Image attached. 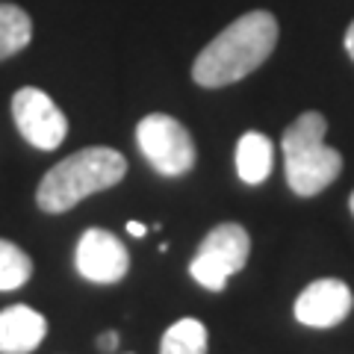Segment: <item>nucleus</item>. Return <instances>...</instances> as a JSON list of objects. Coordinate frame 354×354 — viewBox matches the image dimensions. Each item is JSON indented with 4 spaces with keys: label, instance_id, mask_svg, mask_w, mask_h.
Returning <instances> with one entry per match:
<instances>
[{
    "label": "nucleus",
    "instance_id": "obj_16",
    "mask_svg": "<svg viewBox=\"0 0 354 354\" xmlns=\"http://www.w3.org/2000/svg\"><path fill=\"white\" fill-rule=\"evenodd\" d=\"M346 50H348V57L354 59V21H351L348 30H346Z\"/></svg>",
    "mask_w": 354,
    "mask_h": 354
},
{
    "label": "nucleus",
    "instance_id": "obj_3",
    "mask_svg": "<svg viewBox=\"0 0 354 354\" xmlns=\"http://www.w3.org/2000/svg\"><path fill=\"white\" fill-rule=\"evenodd\" d=\"M325 130L328 121L322 113H301L281 139L286 183L301 198L328 189L342 171V157L325 145Z\"/></svg>",
    "mask_w": 354,
    "mask_h": 354
},
{
    "label": "nucleus",
    "instance_id": "obj_13",
    "mask_svg": "<svg viewBox=\"0 0 354 354\" xmlns=\"http://www.w3.org/2000/svg\"><path fill=\"white\" fill-rule=\"evenodd\" d=\"M32 274V260L27 251H21L15 242L0 239V292L21 290Z\"/></svg>",
    "mask_w": 354,
    "mask_h": 354
},
{
    "label": "nucleus",
    "instance_id": "obj_17",
    "mask_svg": "<svg viewBox=\"0 0 354 354\" xmlns=\"http://www.w3.org/2000/svg\"><path fill=\"white\" fill-rule=\"evenodd\" d=\"M348 207H351V213H354V192H351V198H348Z\"/></svg>",
    "mask_w": 354,
    "mask_h": 354
},
{
    "label": "nucleus",
    "instance_id": "obj_11",
    "mask_svg": "<svg viewBox=\"0 0 354 354\" xmlns=\"http://www.w3.org/2000/svg\"><path fill=\"white\" fill-rule=\"evenodd\" d=\"M32 39V21L21 6L0 3V59L21 53Z\"/></svg>",
    "mask_w": 354,
    "mask_h": 354
},
{
    "label": "nucleus",
    "instance_id": "obj_15",
    "mask_svg": "<svg viewBox=\"0 0 354 354\" xmlns=\"http://www.w3.org/2000/svg\"><path fill=\"white\" fill-rule=\"evenodd\" d=\"M127 234H130V236H139V239H142V236L148 234V227L142 225V221H127Z\"/></svg>",
    "mask_w": 354,
    "mask_h": 354
},
{
    "label": "nucleus",
    "instance_id": "obj_6",
    "mask_svg": "<svg viewBox=\"0 0 354 354\" xmlns=\"http://www.w3.org/2000/svg\"><path fill=\"white\" fill-rule=\"evenodd\" d=\"M12 118L21 136L39 151L59 148L68 136V118L41 88H18L12 95Z\"/></svg>",
    "mask_w": 354,
    "mask_h": 354
},
{
    "label": "nucleus",
    "instance_id": "obj_14",
    "mask_svg": "<svg viewBox=\"0 0 354 354\" xmlns=\"http://www.w3.org/2000/svg\"><path fill=\"white\" fill-rule=\"evenodd\" d=\"M118 342H121L118 330H104V334H101V339H97V348H101V351H106V354H113V351L118 348Z\"/></svg>",
    "mask_w": 354,
    "mask_h": 354
},
{
    "label": "nucleus",
    "instance_id": "obj_9",
    "mask_svg": "<svg viewBox=\"0 0 354 354\" xmlns=\"http://www.w3.org/2000/svg\"><path fill=\"white\" fill-rule=\"evenodd\" d=\"M48 337V319L27 304L0 310V354H30Z\"/></svg>",
    "mask_w": 354,
    "mask_h": 354
},
{
    "label": "nucleus",
    "instance_id": "obj_8",
    "mask_svg": "<svg viewBox=\"0 0 354 354\" xmlns=\"http://www.w3.org/2000/svg\"><path fill=\"white\" fill-rule=\"evenodd\" d=\"M351 290L337 278H322L304 286L295 298V319L307 328H334L351 313Z\"/></svg>",
    "mask_w": 354,
    "mask_h": 354
},
{
    "label": "nucleus",
    "instance_id": "obj_2",
    "mask_svg": "<svg viewBox=\"0 0 354 354\" xmlns=\"http://www.w3.org/2000/svg\"><path fill=\"white\" fill-rule=\"evenodd\" d=\"M124 174H127V160L115 148L106 145L83 148L57 162L50 171H44L36 189V204L50 216L68 213L83 198L113 189L115 183L124 180Z\"/></svg>",
    "mask_w": 354,
    "mask_h": 354
},
{
    "label": "nucleus",
    "instance_id": "obj_4",
    "mask_svg": "<svg viewBox=\"0 0 354 354\" xmlns=\"http://www.w3.org/2000/svg\"><path fill=\"white\" fill-rule=\"evenodd\" d=\"M248 254H251L248 230L236 225V221H225V225L209 230L204 242L198 245V254L189 263V274L204 290L221 292L236 272L245 269Z\"/></svg>",
    "mask_w": 354,
    "mask_h": 354
},
{
    "label": "nucleus",
    "instance_id": "obj_7",
    "mask_svg": "<svg viewBox=\"0 0 354 354\" xmlns=\"http://www.w3.org/2000/svg\"><path fill=\"white\" fill-rule=\"evenodd\" d=\"M74 263L86 281L106 286V283H118L127 274L130 254L115 234H109L104 227H92L77 242Z\"/></svg>",
    "mask_w": 354,
    "mask_h": 354
},
{
    "label": "nucleus",
    "instance_id": "obj_12",
    "mask_svg": "<svg viewBox=\"0 0 354 354\" xmlns=\"http://www.w3.org/2000/svg\"><path fill=\"white\" fill-rule=\"evenodd\" d=\"M160 354H207V328L198 319H180L162 334Z\"/></svg>",
    "mask_w": 354,
    "mask_h": 354
},
{
    "label": "nucleus",
    "instance_id": "obj_1",
    "mask_svg": "<svg viewBox=\"0 0 354 354\" xmlns=\"http://www.w3.org/2000/svg\"><path fill=\"white\" fill-rule=\"evenodd\" d=\"M278 44V21L272 12L257 9L227 24L218 36L198 53L192 80L204 88H221L245 80L251 71L272 57Z\"/></svg>",
    "mask_w": 354,
    "mask_h": 354
},
{
    "label": "nucleus",
    "instance_id": "obj_5",
    "mask_svg": "<svg viewBox=\"0 0 354 354\" xmlns=\"http://www.w3.org/2000/svg\"><path fill=\"white\" fill-rule=\"evenodd\" d=\"M136 145L151 169L162 177H180L195 165V142L192 133L180 121L153 113L136 124Z\"/></svg>",
    "mask_w": 354,
    "mask_h": 354
},
{
    "label": "nucleus",
    "instance_id": "obj_10",
    "mask_svg": "<svg viewBox=\"0 0 354 354\" xmlns=\"http://www.w3.org/2000/svg\"><path fill=\"white\" fill-rule=\"evenodd\" d=\"M274 165V145L269 136H263L257 130L242 133V139L236 142V174L242 183L260 186L266 177L272 174Z\"/></svg>",
    "mask_w": 354,
    "mask_h": 354
}]
</instances>
